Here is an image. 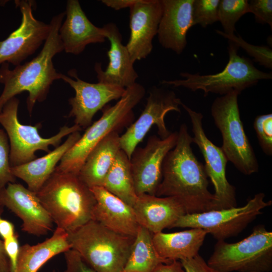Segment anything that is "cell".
Listing matches in <instances>:
<instances>
[{
  "label": "cell",
  "mask_w": 272,
  "mask_h": 272,
  "mask_svg": "<svg viewBox=\"0 0 272 272\" xmlns=\"http://www.w3.org/2000/svg\"><path fill=\"white\" fill-rule=\"evenodd\" d=\"M170 262L159 255L153 243L152 234L140 226L122 271L153 272L159 264Z\"/></svg>",
  "instance_id": "cell-28"
},
{
  "label": "cell",
  "mask_w": 272,
  "mask_h": 272,
  "mask_svg": "<svg viewBox=\"0 0 272 272\" xmlns=\"http://www.w3.org/2000/svg\"><path fill=\"white\" fill-rule=\"evenodd\" d=\"M66 263V269L63 272H96L73 249L63 253ZM53 272H59L53 270Z\"/></svg>",
  "instance_id": "cell-35"
},
{
  "label": "cell",
  "mask_w": 272,
  "mask_h": 272,
  "mask_svg": "<svg viewBox=\"0 0 272 272\" xmlns=\"http://www.w3.org/2000/svg\"><path fill=\"white\" fill-rule=\"evenodd\" d=\"M90 189L96 201L92 220L118 233L135 237L140 225L132 207L102 186Z\"/></svg>",
  "instance_id": "cell-22"
},
{
  "label": "cell",
  "mask_w": 272,
  "mask_h": 272,
  "mask_svg": "<svg viewBox=\"0 0 272 272\" xmlns=\"http://www.w3.org/2000/svg\"><path fill=\"white\" fill-rule=\"evenodd\" d=\"M71 249L96 272H122L135 237L115 232L91 220L67 233Z\"/></svg>",
  "instance_id": "cell-5"
},
{
  "label": "cell",
  "mask_w": 272,
  "mask_h": 272,
  "mask_svg": "<svg viewBox=\"0 0 272 272\" xmlns=\"http://www.w3.org/2000/svg\"><path fill=\"white\" fill-rule=\"evenodd\" d=\"M207 263L215 272H269L272 269V232L264 225H257L238 242L218 241Z\"/></svg>",
  "instance_id": "cell-7"
},
{
  "label": "cell",
  "mask_w": 272,
  "mask_h": 272,
  "mask_svg": "<svg viewBox=\"0 0 272 272\" xmlns=\"http://www.w3.org/2000/svg\"><path fill=\"white\" fill-rule=\"evenodd\" d=\"M122 272H124V271H122Z\"/></svg>",
  "instance_id": "cell-42"
},
{
  "label": "cell",
  "mask_w": 272,
  "mask_h": 272,
  "mask_svg": "<svg viewBox=\"0 0 272 272\" xmlns=\"http://www.w3.org/2000/svg\"><path fill=\"white\" fill-rule=\"evenodd\" d=\"M180 261L185 272H215L199 254L192 258Z\"/></svg>",
  "instance_id": "cell-37"
},
{
  "label": "cell",
  "mask_w": 272,
  "mask_h": 272,
  "mask_svg": "<svg viewBox=\"0 0 272 272\" xmlns=\"http://www.w3.org/2000/svg\"><path fill=\"white\" fill-rule=\"evenodd\" d=\"M237 91L216 98L211 107L214 122L221 133V147L228 161L241 173L250 175L258 171L259 165L240 118Z\"/></svg>",
  "instance_id": "cell-8"
},
{
  "label": "cell",
  "mask_w": 272,
  "mask_h": 272,
  "mask_svg": "<svg viewBox=\"0 0 272 272\" xmlns=\"http://www.w3.org/2000/svg\"><path fill=\"white\" fill-rule=\"evenodd\" d=\"M10 271V261L5 252L4 242L0 239V272Z\"/></svg>",
  "instance_id": "cell-41"
},
{
  "label": "cell",
  "mask_w": 272,
  "mask_h": 272,
  "mask_svg": "<svg viewBox=\"0 0 272 272\" xmlns=\"http://www.w3.org/2000/svg\"><path fill=\"white\" fill-rule=\"evenodd\" d=\"M264 193L254 195L241 207L214 210L181 217L173 228H199L211 234L218 241L237 236L251 222L262 214L261 210L271 205L272 201H264Z\"/></svg>",
  "instance_id": "cell-10"
},
{
  "label": "cell",
  "mask_w": 272,
  "mask_h": 272,
  "mask_svg": "<svg viewBox=\"0 0 272 272\" xmlns=\"http://www.w3.org/2000/svg\"><path fill=\"white\" fill-rule=\"evenodd\" d=\"M193 0H161L162 14L158 30L160 44L176 54H181L187 44L186 34L192 26Z\"/></svg>",
  "instance_id": "cell-21"
},
{
  "label": "cell",
  "mask_w": 272,
  "mask_h": 272,
  "mask_svg": "<svg viewBox=\"0 0 272 272\" xmlns=\"http://www.w3.org/2000/svg\"><path fill=\"white\" fill-rule=\"evenodd\" d=\"M3 209L0 207V236L4 240L13 237L16 233L13 224L1 217Z\"/></svg>",
  "instance_id": "cell-38"
},
{
  "label": "cell",
  "mask_w": 272,
  "mask_h": 272,
  "mask_svg": "<svg viewBox=\"0 0 272 272\" xmlns=\"http://www.w3.org/2000/svg\"><path fill=\"white\" fill-rule=\"evenodd\" d=\"M65 13L66 18L59 34L65 52L78 55L87 45L105 41L103 28L96 26L89 20L78 1H67Z\"/></svg>",
  "instance_id": "cell-19"
},
{
  "label": "cell",
  "mask_w": 272,
  "mask_h": 272,
  "mask_svg": "<svg viewBox=\"0 0 272 272\" xmlns=\"http://www.w3.org/2000/svg\"><path fill=\"white\" fill-rule=\"evenodd\" d=\"M146 90L135 83L125 88L119 100L105 106L101 117L87 128L75 144L64 155L55 169L63 173L78 175L87 157L103 139L111 132L128 127L134 118L133 109L145 96Z\"/></svg>",
  "instance_id": "cell-4"
},
{
  "label": "cell",
  "mask_w": 272,
  "mask_h": 272,
  "mask_svg": "<svg viewBox=\"0 0 272 272\" xmlns=\"http://www.w3.org/2000/svg\"><path fill=\"white\" fill-rule=\"evenodd\" d=\"M248 11L254 14L257 23L267 24L272 28V1L251 0L248 1Z\"/></svg>",
  "instance_id": "cell-34"
},
{
  "label": "cell",
  "mask_w": 272,
  "mask_h": 272,
  "mask_svg": "<svg viewBox=\"0 0 272 272\" xmlns=\"http://www.w3.org/2000/svg\"><path fill=\"white\" fill-rule=\"evenodd\" d=\"M153 272H185L180 260L159 264Z\"/></svg>",
  "instance_id": "cell-39"
},
{
  "label": "cell",
  "mask_w": 272,
  "mask_h": 272,
  "mask_svg": "<svg viewBox=\"0 0 272 272\" xmlns=\"http://www.w3.org/2000/svg\"><path fill=\"white\" fill-rule=\"evenodd\" d=\"M192 137L182 124L175 147L166 155L162 165V178L155 195L173 196L183 206L187 214L212 210L214 194L208 189L204 165L193 153Z\"/></svg>",
  "instance_id": "cell-1"
},
{
  "label": "cell",
  "mask_w": 272,
  "mask_h": 272,
  "mask_svg": "<svg viewBox=\"0 0 272 272\" xmlns=\"http://www.w3.org/2000/svg\"><path fill=\"white\" fill-rule=\"evenodd\" d=\"M19 100L16 97L9 100L0 112V123L4 127L10 141V164L11 167L23 165L36 159L35 152L50 151L49 146L56 148L64 137L82 128L77 124L64 125L58 132L49 138H43L39 133L40 123L35 125H24L19 122L18 110Z\"/></svg>",
  "instance_id": "cell-9"
},
{
  "label": "cell",
  "mask_w": 272,
  "mask_h": 272,
  "mask_svg": "<svg viewBox=\"0 0 272 272\" xmlns=\"http://www.w3.org/2000/svg\"><path fill=\"white\" fill-rule=\"evenodd\" d=\"M102 187L128 205L133 207L138 195L135 190L130 159L120 150L107 173Z\"/></svg>",
  "instance_id": "cell-27"
},
{
  "label": "cell",
  "mask_w": 272,
  "mask_h": 272,
  "mask_svg": "<svg viewBox=\"0 0 272 272\" xmlns=\"http://www.w3.org/2000/svg\"><path fill=\"white\" fill-rule=\"evenodd\" d=\"M102 28L106 38L110 41L107 52L109 61L105 71L102 70L101 63H95L94 69L98 83L125 89L134 84L138 78L134 63L126 45L122 43V36L116 25L111 22Z\"/></svg>",
  "instance_id": "cell-18"
},
{
  "label": "cell",
  "mask_w": 272,
  "mask_h": 272,
  "mask_svg": "<svg viewBox=\"0 0 272 272\" xmlns=\"http://www.w3.org/2000/svg\"><path fill=\"white\" fill-rule=\"evenodd\" d=\"M182 103L174 91L162 88L153 87L149 91L145 108L139 118L120 136L121 149L130 159L131 155L153 125L157 126L161 139L170 133L165 124V117L169 112H181Z\"/></svg>",
  "instance_id": "cell-12"
},
{
  "label": "cell",
  "mask_w": 272,
  "mask_h": 272,
  "mask_svg": "<svg viewBox=\"0 0 272 272\" xmlns=\"http://www.w3.org/2000/svg\"><path fill=\"white\" fill-rule=\"evenodd\" d=\"M130 36L126 45L131 59L146 58L152 52L162 14L161 0H138L130 8Z\"/></svg>",
  "instance_id": "cell-17"
},
{
  "label": "cell",
  "mask_w": 272,
  "mask_h": 272,
  "mask_svg": "<svg viewBox=\"0 0 272 272\" xmlns=\"http://www.w3.org/2000/svg\"><path fill=\"white\" fill-rule=\"evenodd\" d=\"M220 0H193L192 5V26L199 24L206 28L217 21Z\"/></svg>",
  "instance_id": "cell-30"
},
{
  "label": "cell",
  "mask_w": 272,
  "mask_h": 272,
  "mask_svg": "<svg viewBox=\"0 0 272 272\" xmlns=\"http://www.w3.org/2000/svg\"><path fill=\"white\" fill-rule=\"evenodd\" d=\"M81 137L79 131L70 134L64 143L46 155L11 167L12 173L16 178L23 180L28 189L37 193L53 173L58 162Z\"/></svg>",
  "instance_id": "cell-23"
},
{
  "label": "cell",
  "mask_w": 272,
  "mask_h": 272,
  "mask_svg": "<svg viewBox=\"0 0 272 272\" xmlns=\"http://www.w3.org/2000/svg\"><path fill=\"white\" fill-rule=\"evenodd\" d=\"M68 74L72 78L62 74L61 79L74 89L75 95L69 100L72 108L67 117H74L75 124L82 128H88L99 110L109 102L119 99L125 91L118 86L82 80L75 69L70 70Z\"/></svg>",
  "instance_id": "cell-15"
},
{
  "label": "cell",
  "mask_w": 272,
  "mask_h": 272,
  "mask_svg": "<svg viewBox=\"0 0 272 272\" xmlns=\"http://www.w3.org/2000/svg\"><path fill=\"white\" fill-rule=\"evenodd\" d=\"M178 131L166 138L150 136L146 146L136 148L130 159V166L137 195H155L162 178V165L167 153L175 147Z\"/></svg>",
  "instance_id": "cell-14"
},
{
  "label": "cell",
  "mask_w": 272,
  "mask_h": 272,
  "mask_svg": "<svg viewBox=\"0 0 272 272\" xmlns=\"http://www.w3.org/2000/svg\"><path fill=\"white\" fill-rule=\"evenodd\" d=\"M0 207L7 208L21 219L25 232L40 236L52 230L53 222L36 193L20 183H9L0 190Z\"/></svg>",
  "instance_id": "cell-16"
},
{
  "label": "cell",
  "mask_w": 272,
  "mask_h": 272,
  "mask_svg": "<svg viewBox=\"0 0 272 272\" xmlns=\"http://www.w3.org/2000/svg\"><path fill=\"white\" fill-rule=\"evenodd\" d=\"M36 194L57 227L67 233L92 220L96 199L78 175L54 170Z\"/></svg>",
  "instance_id": "cell-3"
},
{
  "label": "cell",
  "mask_w": 272,
  "mask_h": 272,
  "mask_svg": "<svg viewBox=\"0 0 272 272\" xmlns=\"http://www.w3.org/2000/svg\"><path fill=\"white\" fill-rule=\"evenodd\" d=\"M70 249L67 233L56 227L53 235L44 241L20 246L16 267L13 272H37L52 257Z\"/></svg>",
  "instance_id": "cell-26"
},
{
  "label": "cell",
  "mask_w": 272,
  "mask_h": 272,
  "mask_svg": "<svg viewBox=\"0 0 272 272\" xmlns=\"http://www.w3.org/2000/svg\"><path fill=\"white\" fill-rule=\"evenodd\" d=\"M65 15V12L54 16L49 23L50 30L40 53L31 60L9 69L4 62L0 67V83L4 88L0 95V112L5 104L16 95L27 91L26 103L31 114L36 102L45 100L53 82L61 79L62 74L54 68L52 59L63 51L59 30Z\"/></svg>",
  "instance_id": "cell-2"
},
{
  "label": "cell",
  "mask_w": 272,
  "mask_h": 272,
  "mask_svg": "<svg viewBox=\"0 0 272 272\" xmlns=\"http://www.w3.org/2000/svg\"><path fill=\"white\" fill-rule=\"evenodd\" d=\"M5 252L11 263V271H14L16 267L20 246L18 236L16 234L13 237L3 240Z\"/></svg>",
  "instance_id": "cell-36"
},
{
  "label": "cell",
  "mask_w": 272,
  "mask_h": 272,
  "mask_svg": "<svg viewBox=\"0 0 272 272\" xmlns=\"http://www.w3.org/2000/svg\"><path fill=\"white\" fill-rule=\"evenodd\" d=\"M132 209L139 225L152 234L165 228L171 229L181 217L187 214L177 198L148 194L138 195Z\"/></svg>",
  "instance_id": "cell-20"
},
{
  "label": "cell",
  "mask_w": 272,
  "mask_h": 272,
  "mask_svg": "<svg viewBox=\"0 0 272 272\" xmlns=\"http://www.w3.org/2000/svg\"><path fill=\"white\" fill-rule=\"evenodd\" d=\"M181 105L190 117L194 135L192 137V143L198 147L202 154L206 173L214 186L212 210L236 207L235 187L228 182L226 177V157L221 147L215 145L206 134L202 126V114L182 102Z\"/></svg>",
  "instance_id": "cell-11"
},
{
  "label": "cell",
  "mask_w": 272,
  "mask_h": 272,
  "mask_svg": "<svg viewBox=\"0 0 272 272\" xmlns=\"http://www.w3.org/2000/svg\"><path fill=\"white\" fill-rule=\"evenodd\" d=\"M208 233L199 228L173 233L152 234V241L159 255L172 261L190 259L198 254Z\"/></svg>",
  "instance_id": "cell-24"
},
{
  "label": "cell",
  "mask_w": 272,
  "mask_h": 272,
  "mask_svg": "<svg viewBox=\"0 0 272 272\" xmlns=\"http://www.w3.org/2000/svg\"><path fill=\"white\" fill-rule=\"evenodd\" d=\"M249 13L247 0H221L218 9L219 21L228 36L234 35L235 24L244 14Z\"/></svg>",
  "instance_id": "cell-29"
},
{
  "label": "cell",
  "mask_w": 272,
  "mask_h": 272,
  "mask_svg": "<svg viewBox=\"0 0 272 272\" xmlns=\"http://www.w3.org/2000/svg\"><path fill=\"white\" fill-rule=\"evenodd\" d=\"M253 128L263 152L268 156H271L272 114L257 116L253 122Z\"/></svg>",
  "instance_id": "cell-32"
},
{
  "label": "cell",
  "mask_w": 272,
  "mask_h": 272,
  "mask_svg": "<svg viewBox=\"0 0 272 272\" xmlns=\"http://www.w3.org/2000/svg\"><path fill=\"white\" fill-rule=\"evenodd\" d=\"M138 0H102V3L108 7L118 11L133 6Z\"/></svg>",
  "instance_id": "cell-40"
},
{
  "label": "cell",
  "mask_w": 272,
  "mask_h": 272,
  "mask_svg": "<svg viewBox=\"0 0 272 272\" xmlns=\"http://www.w3.org/2000/svg\"><path fill=\"white\" fill-rule=\"evenodd\" d=\"M22 19L19 28L0 41V64L7 62L17 66L33 54L47 38L49 24L37 20L32 13L33 1L16 0Z\"/></svg>",
  "instance_id": "cell-13"
},
{
  "label": "cell",
  "mask_w": 272,
  "mask_h": 272,
  "mask_svg": "<svg viewBox=\"0 0 272 272\" xmlns=\"http://www.w3.org/2000/svg\"><path fill=\"white\" fill-rule=\"evenodd\" d=\"M120 136L117 131L110 133L87 157L78 176L90 188L102 186L107 173L121 150Z\"/></svg>",
  "instance_id": "cell-25"
},
{
  "label": "cell",
  "mask_w": 272,
  "mask_h": 272,
  "mask_svg": "<svg viewBox=\"0 0 272 272\" xmlns=\"http://www.w3.org/2000/svg\"><path fill=\"white\" fill-rule=\"evenodd\" d=\"M10 145L8 135L0 129V190L9 183H15L16 178L11 172L10 164Z\"/></svg>",
  "instance_id": "cell-33"
},
{
  "label": "cell",
  "mask_w": 272,
  "mask_h": 272,
  "mask_svg": "<svg viewBox=\"0 0 272 272\" xmlns=\"http://www.w3.org/2000/svg\"><path fill=\"white\" fill-rule=\"evenodd\" d=\"M239 47L229 41V61L221 72L212 75H200L183 72V78L174 80H163L161 84L173 87H182L195 92L201 90L204 96L209 93L226 95L232 91L240 94L244 90L253 86L262 80L271 79V73L262 72L252 61L238 53Z\"/></svg>",
  "instance_id": "cell-6"
},
{
  "label": "cell",
  "mask_w": 272,
  "mask_h": 272,
  "mask_svg": "<svg viewBox=\"0 0 272 272\" xmlns=\"http://www.w3.org/2000/svg\"><path fill=\"white\" fill-rule=\"evenodd\" d=\"M216 32L234 43L238 47L242 48L250 56L253 57L255 61L269 69H272V50L265 46H257L248 43L240 36L235 34L228 36L223 31L216 30Z\"/></svg>",
  "instance_id": "cell-31"
}]
</instances>
